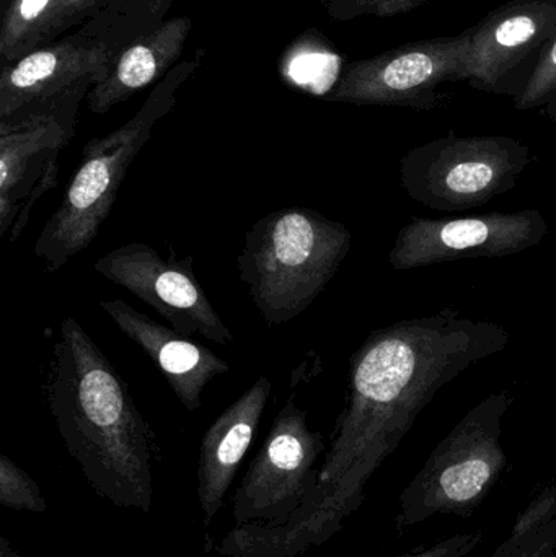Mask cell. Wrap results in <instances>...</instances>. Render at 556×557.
<instances>
[{"label":"cell","instance_id":"7402d4cb","mask_svg":"<svg viewBox=\"0 0 556 557\" xmlns=\"http://www.w3.org/2000/svg\"><path fill=\"white\" fill-rule=\"evenodd\" d=\"M556 519V483L535 494L529 506L519 513L509 535L522 536L535 532Z\"/></svg>","mask_w":556,"mask_h":557},{"label":"cell","instance_id":"cb8c5ba5","mask_svg":"<svg viewBox=\"0 0 556 557\" xmlns=\"http://www.w3.org/2000/svg\"><path fill=\"white\" fill-rule=\"evenodd\" d=\"M107 0H55V28L58 36L71 26L85 23Z\"/></svg>","mask_w":556,"mask_h":557},{"label":"cell","instance_id":"5b68a950","mask_svg":"<svg viewBox=\"0 0 556 557\" xmlns=\"http://www.w3.org/2000/svg\"><path fill=\"white\" fill-rule=\"evenodd\" d=\"M515 403L509 392L493 393L473 406L436 445L400 496V532L434 516L469 519L505 473L503 421Z\"/></svg>","mask_w":556,"mask_h":557},{"label":"cell","instance_id":"ac0fdd59","mask_svg":"<svg viewBox=\"0 0 556 557\" xmlns=\"http://www.w3.org/2000/svg\"><path fill=\"white\" fill-rule=\"evenodd\" d=\"M0 504L7 509L41 513L46 500L38 484L7 455L0 457Z\"/></svg>","mask_w":556,"mask_h":557},{"label":"cell","instance_id":"30bf717a","mask_svg":"<svg viewBox=\"0 0 556 557\" xmlns=\"http://www.w3.org/2000/svg\"><path fill=\"white\" fill-rule=\"evenodd\" d=\"M548 234L539 209L457 219H413L395 237L388 263L420 270L466 258H505L538 247Z\"/></svg>","mask_w":556,"mask_h":557},{"label":"cell","instance_id":"8fae6325","mask_svg":"<svg viewBox=\"0 0 556 557\" xmlns=\"http://www.w3.org/2000/svg\"><path fill=\"white\" fill-rule=\"evenodd\" d=\"M94 270L153 308L176 333L199 334L222 346L234 343V334L193 274L191 258L165 260L149 245L133 242L98 258Z\"/></svg>","mask_w":556,"mask_h":557},{"label":"cell","instance_id":"6da1fadb","mask_svg":"<svg viewBox=\"0 0 556 557\" xmlns=\"http://www.w3.org/2000/svg\"><path fill=\"white\" fill-rule=\"evenodd\" d=\"M508 343L502 324L454 308L372 331L349 360L348 403L302 506L281 525L235 527L219 555L296 557L332 540L437 392Z\"/></svg>","mask_w":556,"mask_h":557},{"label":"cell","instance_id":"ba28073f","mask_svg":"<svg viewBox=\"0 0 556 557\" xmlns=\"http://www.w3.org/2000/svg\"><path fill=\"white\" fill-rule=\"evenodd\" d=\"M469 29L457 36L420 39L353 62L326 100L374 107L436 110L440 88L467 82Z\"/></svg>","mask_w":556,"mask_h":557},{"label":"cell","instance_id":"603a6c76","mask_svg":"<svg viewBox=\"0 0 556 557\" xmlns=\"http://www.w3.org/2000/svg\"><path fill=\"white\" fill-rule=\"evenodd\" d=\"M482 542V532L457 533V535L436 543L431 548L420 549V552L400 557H467L472 555Z\"/></svg>","mask_w":556,"mask_h":557},{"label":"cell","instance_id":"8992f818","mask_svg":"<svg viewBox=\"0 0 556 557\" xmlns=\"http://www.w3.org/2000/svg\"><path fill=\"white\" fill-rule=\"evenodd\" d=\"M531 162V147L515 137L447 134L401 157L400 182L424 208L469 211L515 189Z\"/></svg>","mask_w":556,"mask_h":557},{"label":"cell","instance_id":"d6986e66","mask_svg":"<svg viewBox=\"0 0 556 557\" xmlns=\"http://www.w3.org/2000/svg\"><path fill=\"white\" fill-rule=\"evenodd\" d=\"M440 0H323L326 12L339 22L361 18V16H375V18H391V16L405 15L415 12L420 7Z\"/></svg>","mask_w":556,"mask_h":557},{"label":"cell","instance_id":"5bb4252c","mask_svg":"<svg viewBox=\"0 0 556 557\" xmlns=\"http://www.w3.org/2000/svg\"><path fill=\"white\" fill-rule=\"evenodd\" d=\"M98 307L121 333L150 357L188 411L201 409L202 392L208 383L231 370L228 363L208 347L157 323L121 298L100 301Z\"/></svg>","mask_w":556,"mask_h":557},{"label":"cell","instance_id":"9c48e42d","mask_svg":"<svg viewBox=\"0 0 556 557\" xmlns=\"http://www.w3.org/2000/svg\"><path fill=\"white\" fill-rule=\"evenodd\" d=\"M323 450L322 434L307 424L306 409L294 396L287 399L235 493L237 527L286 522L309 496Z\"/></svg>","mask_w":556,"mask_h":557},{"label":"cell","instance_id":"7a4b0ae2","mask_svg":"<svg viewBox=\"0 0 556 557\" xmlns=\"http://www.w3.org/2000/svg\"><path fill=\"white\" fill-rule=\"evenodd\" d=\"M48 398L65 448L95 493L149 512L156 437L123 376L74 318L59 323Z\"/></svg>","mask_w":556,"mask_h":557},{"label":"cell","instance_id":"52a82bcc","mask_svg":"<svg viewBox=\"0 0 556 557\" xmlns=\"http://www.w3.org/2000/svg\"><path fill=\"white\" fill-rule=\"evenodd\" d=\"M84 82L0 120V238L16 242L39 199L58 186L59 153L75 133Z\"/></svg>","mask_w":556,"mask_h":557},{"label":"cell","instance_id":"e0dca14e","mask_svg":"<svg viewBox=\"0 0 556 557\" xmlns=\"http://www.w3.org/2000/svg\"><path fill=\"white\" fill-rule=\"evenodd\" d=\"M58 38L55 0H7L0 22V58L5 65Z\"/></svg>","mask_w":556,"mask_h":557},{"label":"cell","instance_id":"277c9868","mask_svg":"<svg viewBox=\"0 0 556 557\" xmlns=\"http://www.w3.org/2000/svg\"><path fill=\"white\" fill-rule=\"evenodd\" d=\"M198 64V59L176 64L157 82L146 103L129 121L85 144L81 166L35 244V255L45 263L46 271L55 273L94 244L116 202L127 170L157 123L173 110L176 94Z\"/></svg>","mask_w":556,"mask_h":557},{"label":"cell","instance_id":"ffe728a7","mask_svg":"<svg viewBox=\"0 0 556 557\" xmlns=\"http://www.w3.org/2000/svg\"><path fill=\"white\" fill-rule=\"evenodd\" d=\"M556 97V35L542 52L531 78L519 97L515 98L516 110L529 111L547 107Z\"/></svg>","mask_w":556,"mask_h":557},{"label":"cell","instance_id":"7c38bea8","mask_svg":"<svg viewBox=\"0 0 556 557\" xmlns=\"http://www.w3.org/2000/svg\"><path fill=\"white\" fill-rule=\"evenodd\" d=\"M469 33L470 87L515 100L556 35V0H509Z\"/></svg>","mask_w":556,"mask_h":557},{"label":"cell","instance_id":"484cf974","mask_svg":"<svg viewBox=\"0 0 556 557\" xmlns=\"http://www.w3.org/2000/svg\"><path fill=\"white\" fill-rule=\"evenodd\" d=\"M544 113L545 116L548 117V120L554 121L556 123V97L554 100L551 101V103L547 104V107H544Z\"/></svg>","mask_w":556,"mask_h":557},{"label":"cell","instance_id":"44dd1931","mask_svg":"<svg viewBox=\"0 0 556 557\" xmlns=\"http://www.w3.org/2000/svg\"><path fill=\"white\" fill-rule=\"evenodd\" d=\"M492 557H556V519L528 535H508Z\"/></svg>","mask_w":556,"mask_h":557},{"label":"cell","instance_id":"d4e9b609","mask_svg":"<svg viewBox=\"0 0 556 557\" xmlns=\"http://www.w3.org/2000/svg\"><path fill=\"white\" fill-rule=\"evenodd\" d=\"M0 557H23L20 556L15 549L10 548L9 542L5 539H0Z\"/></svg>","mask_w":556,"mask_h":557},{"label":"cell","instance_id":"9a60e30c","mask_svg":"<svg viewBox=\"0 0 556 557\" xmlns=\"http://www.w3.org/2000/svg\"><path fill=\"white\" fill-rule=\"evenodd\" d=\"M273 383L268 376L257 382L232 403L206 431L198 465V499L206 525L221 509L222 500L247 455L263 418Z\"/></svg>","mask_w":556,"mask_h":557},{"label":"cell","instance_id":"2e32d148","mask_svg":"<svg viewBox=\"0 0 556 557\" xmlns=\"http://www.w3.org/2000/svg\"><path fill=\"white\" fill-rule=\"evenodd\" d=\"M191 26L188 16H175L124 48L114 59L107 77L88 91V110L95 114L108 113L111 108L165 77L182 55Z\"/></svg>","mask_w":556,"mask_h":557},{"label":"cell","instance_id":"3957f363","mask_svg":"<svg viewBox=\"0 0 556 557\" xmlns=\"http://www.w3.org/2000/svg\"><path fill=\"white\" fill-rule=\"evenodd\" d=\"M346 225L309 208H284L245 234L238 276L268 327L302 314L338 273L351 250Z\"/></svg>","mask_w":556,"mask_h":557},{"label":"cell","instance_id":"4fadbf2b","mask_svg":"<svg viewBox=\"0 0 556 557\" xmlns=\"http://www.w3.org/2000/svg\"><path fill=\"white\" fill-rule=\"evenodd\" d=\"M116 55L110 46L78 33L3 65L0 120L84 82L97 85L107 77Z\"/></svg>","mask_w":556,"mask_h":557}]
</instances>
